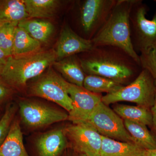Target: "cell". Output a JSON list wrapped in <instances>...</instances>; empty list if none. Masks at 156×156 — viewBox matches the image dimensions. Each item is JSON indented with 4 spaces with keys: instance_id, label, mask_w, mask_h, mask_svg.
Wrapping results in <instances>:
<instances>
[{
    "instance_id": "15",
    "label": "cell",
    "mask_w": 156,
    "mask_h": 156,
    "mask_svg": "<svg viewBox=\"0 0 156 156\" xmlns=\"http://www.w3.org/2000/svg\"><path fill=\"white\" fill-rule=\"evenodd\" d=\"M0 156H29L24 147L18 119L13 121L5 139L0 146Z\"/></svg>"
},
{
    "instance_id": "27",
    "label": "cell",
    "mask_w": 156,
    "mask_h": 156,
    "mask_svg": "<svg viewBox=\"0 0 156 156\" xmlns=\"http://www.w3.org/2000/svg\"><path fill=\"white\" fill-rule=\"evenodd\" d=\"M11 94L10 87L0 79V104L5 101Z\"/></svg>"
},
{
    "instance_id": "24",
    "label": "cell",
    "mask_w": 156,
    "mask_h": 156,
    "mask_svg": "<svg viewBox=\"0 0 156 156\" xmlns=\"http://www.w3.org/2000/svg\"><path fill=\"white\" fill-rule=\"evenodd\" d=\"M18 24L17 23L1 24L0 49L8 57L12 56L14 33Z\"/></svg>"
},
{
    "instance_id": "7",
    "label": "cell",
    "mask_w": 156,
    "mask_h": 156,
    "mask_svg": "<svg viewBox=\"0 0 156 156\" xmlns=\"http://www.w3.org/2000/svg\"><path fill=\"white\" fill-rule=\"evenodd\" d=\"M85 122L93 126L102 136L119 141L135 144L126 130L121 117L102 101L95 108Z\"/></svg>"
},
{
    "instance_id": "5",
    "label": "cell",
    "mask_w": 156,
    "mask_h": 156,
    "mask_svg": "<svg viewBox=\"0 0 156 156\" xmlns=\"http://www.w3.org/2000/svg\"><path fill=\"white\" fill-rule=\"evenodd\" d=\"M149 10L142 0H135L130 12L131 44L139 55L156 48V12L151 19H148L146 15Z\"/></svg>"
},
{
    "instance_id": "8",
    "label": "cell",
    "mask_w": 156,
    "mask_h": 156,
    "mask_svg": "<svg viewBox=\"0 0 156 156\" xmlns=\"http://www.w3.org/2000/svg\"><path fill=\"white\" fill-rule=\"evenodd\" d=\"M64 82V79L50 69L32 85L31 92L35 96L57 104L69 113L72 110L73 103Z\"/></svg>"
},
{
    "instance_id": "16",
    "label": "cell",
    "mask_w": 156,
    "mask_h": 156,
    "mask_svg": "<svg viewBox=\"0 0 156 156\" xmlns=\"http://www.w3.org/2000/svg\"><path fill=\"white\" fill-rule=\"evenodd\" d=\"M53 65L68 82L78 87H83L84 81L87 75L77 55L56 61Z\"/></svg>"
},
{
    "instance_id": "11",
    "label": "cell",
    "mask_w": 156,
    "mask_h": 156,
    "mask_svg": "<svg viewBox=\"0 0 156 156\" xmlns=\"http://www.w3.org/2000/svg\"><path fill=\"white\" fill-rule=\"evenodd\" d=\"M66 134L80 154L100 156L102 135L87 122L73 124L66 128Z\"/></svg>"
},
{
    "instance_id": "19",
    "label": "cell",
    "mask_w": 156,
    "mask_h": 156,
    "mask_svg": "<svg viewBox=\"0 0 156 156\" xmlns=\"http://www.w3.org/2000/svg\"><path fill=\"white\" fill-rule=\"evenodd\" d=\"M41 43L33 38L21 27L17 25L14 33L12 56L28 55L40 51Z\"/></svg>"
},
{
    "instance_id": "14",
    "label": "cell",
    "mask_w": 156,
    "mask_h": 156,
    "mask_svg": "<svg viewBox=\"0 0 156 156\" xmlns=\"http://www.w3.org/2000/svg\"><path fill=\"white\" fill-rule=\"evenodd\" d=\"M147 151L132 143L102 136L100 156H146Z\"/></svg>"
},
{
    "instance_id": "25",
    "label": "cell",
    "mask_w": 156,
    "mask_h": 156,
    "mask_svg": "<svg viewBox=\"0 0 156 156\" xmlns=\"http://www.w3.org/2000/svg\"><path fill=\"white\" fill-rule=\"evenodd\" d=\"M16 107L10 105L6 108L4 115L0 119V146L2 144L8 135L11 124L14 121Z\"/></svg>"
},
{
    "instance_id": "18",
    "label": "cell",
    "mask_w": 156,
    "mask_h": 156,
    "mask_svg": "<svg viewBox=\"0 0 156 156\" xmlns=\"http://www.w3.org/2000/svg\"><path fill=\"white\" fill-rule=\"evenodd\" d=\"M126 130L134 140V143L147 151L156 149V138L145 125L124 120Z\"/></svg>"
},
{
    "instance_id": "9",
    "label": "cell",
    "mask_w": 156,
    "mask_h": 156,
    "mask_svg": "<svg viewBox=\"0 0 156 156\" xmlns=\"http://www.w3.org/2000/svg\"><path fill=\"white\" fill-rule=\"evenodd\" d=\"M19 106L23 122L30 128H42L68 119L65 112L36 101H22Z\"/></svg>"
},
{
    "instance_id": "6",
    "label": "cell",
    "mask_w": 156,
    "mask_h": 156,
    "mask_svg": "<svg viewBox=\"0 0 156 156\" xmlns=\"http://www.w3.org/2000/svg\"><path fill=\"white\" fill-rule=\"evenodd\" d=\"M118 0H85L79 7L80 36L91 40L102 28Z\"/></svg>"
},
{
    "instance_id": "1",
    "label": "cell",
    "mask_w": 156,
    "mask_h": 156,
    "mask_svg": "<svg viewBox=\"0 0 156 156\" xmlns=\"http://www.w3.org/2000/svg\"><path fill=\"white\" fill-rule=\"evenodd\" d=\"M80 58L86 75L108 78L125 86L142 70L139 62L122 49L110 45L94 47Z\"/></svg>"
},
{
    "instance_id": "22",
    "label": "cell",
    "mask_w": 156,
    "mask_h": 156,
    "mask_svg": "<svg viewBox=\"0 0 156 156\" xmlns=\"http://www.w3.org/2000/svg\"><path fill=\"white\" fill-rule=\"evenodd\" d=\"M113 111L124 120L140 123L150 127L152 126V116L150 109L139 106L117 104L115 105Z\"/></svg>"
},
{
    "instance_id": "26",
    "label": "cell",
    "mask_w": 156,
    "mask_h": 156,
    "mask_svg": "<svg viewBox=\"0 0 156 156\" xmlns=\"http://www.w3.org/2000/svg\"><path fill=\"white\" fill-rule=\"evenodd\" d=\"M143 69L147 70L153 78L156 85V48L150 49L139 54Z\"/></svg>"
},
{
    "instance_id": "23",
    "label": "cell",
    "mask_w": 156,
    "mask_h": 156,
    "mask_svg": "<svg viewBox=\"0 0 156 156\" xmlns=\"http://www.w3.org/2000/svg\"><path fill=\"white\" fill-rule=\"evenodd\" d=\"M117 81L94 75H87L83 83V87L89 92L101 94H111L117 92L124 87Z\"/></svg>"
},
{
    "instance_id": "12",
    "label": "cell",
    "mask_w": 156,
    "mask_h": 156,
    "mask_svg": "<svg viewBox=\"0 0 156 156\" xmlns=\"http://www.w3.org/2000/svg\"><path fill=\"white\" fill-rule=\"evenodd\" d=\"M94 48L92 41L87 40L76 33L69 25L62 29L56 50L59 60L73 55L88 52Z\"/></svg>"
},
{
    "instance_id": "13",
    "label": "cell",
    "mask_w": 156,
    "mask_h": 156,
    "mask_svg": "<svg viewBox=\"0 0 156 156\" xmlns=\"http://www.w3.org/2000/svg\"><path fill=\"white\" fill-rule=\"evenodd\" d=\"M65 131L56 129L43 134L37 140L40 156H58L65 148L67 140Z\"/></svg>"
},
{
    "instance_id": "3",
    "label": "cell",
    "mask_w": 156,
    "mask_h": 156,
    "mask_svg": "<svg viewBox=\"0 0 156 156\" xmlns=\"http://www.w3.org/2000/svg\"><path fill=\"white\" fill-rule=\"evenodd\" d=\"M57 60L54 49L10 56L0 79L9 87L20 89L26 86L29 80L41 74Z\"/></svg>"
},
{
    "instance_id": "2",
    "label": "cell",
    "mask_w": 156,
    "mask_h": 156,
    "mask_svg": "<svg viewBox=\"0 0 156 156\" xmlns=\"http://www.w3.org/2000/svg\"><path fill=\"white\" fill-rule=\"evenodd\" d=\"M135 0H118L104 25L91 41L94 47L110 45L122 49L140 64L130 34V14Z\"/></svg>"
},
{
    "instance_id": "31",
    "label": "cell",
    "mask_w": 156,
    "mask_h": 156,
    "mask_svg": "<svg viewBox=\"0 0 156 156\" xmlns=\"http://www.w3.org/2000/svg\"><path fill=\"white\" fill-rule=\"evenodd\" d=\"M79 156H89L87 155L84 154H80Z\"/></svg>"
},
{
    "instance_id": "29",
    "label": "cell",
    "mask_w": 156,
    "mask_h": 156,
    "mask_svg": "<svg viewBox=\"0 0 156 156\" xmlns=\"http://www.w3.org/2000/svg\"><path fill=\"white\" fill-rule=\"evenodd\" d=\"M151 112L152 116V122L151 127H152L156 135V94L154 105L151 109ZM156 138V136H155Z\"/></svg>"
},
{
    "instance_id": "10",
    "label": "cell",
    "mask_w": 156,
    "mask_h": 156,
    "mask_svg": "<svg viewBox=\"0 0 156 156\" xmlns=\"http://www.w3.org/2000/svg\"><path fill=\"white\" fill-rule=\"evenodd\" d=\"M65 86L72 101L73 108L68 119L74 124L85 122L97 105L101 102V94L93 93L65 80Z\"/></svg>"
},
{
    "instance_id": "30",
    "label": "cell",
    "mask_w": 156,
    "mask_h": 156,
    "mask_svg": "<svg viewBox=\"0 0 156 156\" xmlns=\"http://www.w3.org/2000/svg\"><path fill=\"white\" fill-rule=\"evenodd\" d=\"M146 156H156V149L154 150L147 151Z\"/></svg>"
},
{
    "instance_id": "4",
    "label": "cell",
    "mask_w": 156,
    "mask_h": 156,
    "mask_svg": "<svg viewBox=\"0 0 156 156\" xmlns=\"http://www.w3.org/2000/svg\"><path fill=\"white\" fill-rule=\"evenodd\" d=\"M156 94V85L153 78L147 70L143 69L134 81L117 92L102 96L101 101L107 105L120 101H129L151 109Z\"/></svg>"
},
{
    "instance_id": "17",
    "label": "cell",
    "mask_w": 156,
    "mask_h": 156,
    "mask_svg": "<svg viewBox=\"0 0 156 156\" xmlns=\"http://www.w3.org/2000/svg\"><path fill=\"white\" fill-rule=\"evenodd\" d=\"M28 19L23 0H0V24Z\"/></svg>"
},
{
    "instance_id": "21",
    "label": "cell",
    "mask_w": 156,
    "mask_h": 156,
    "mask_svg": "<svg viewBox=\"0 0 156 156\" xmlns=\"http://www.w3.org/2000/svg\"><path fill=\"white\" fill-rule=\"evenodd\" d=\"M18 25L41 44L48 41L54 29V26L49 21L37 19L24 20L20 21Z\"/></svg>"
},
{
    "instance_id": "20",
    "label": "cell",
    "mask_w": 156,
    "mask_h": 156,
    "mask_svg": "<svg viewBox=\"0 0 156 156\" xmlns=\"http://www.w3.org/2000/svg\"><path fill=\"white\" fill-rule=\"evenodd\" d=\"M29 18L53 17L60 5L56 0H23Z\"/></svg>"
},
{
    "instance_id": "32",
    "label": "cell",
    "mask_w": 156,
    "mask_h": 156,
    "mask_svg": "<svg viewBox=\"0 0 156 156\" xmlns=\"http://www.w3.org/2000/svg\"><path fill=\"white\" fill-rule=\"evenodd\" d=\"M0 27H1V24H0Z\"/></svg>"
},
{
    "instance_id": "28",
    "label": "cell",
    "mask_w": 156,
    "mask_h": 156,
    "mask_svg": "<svg viewBox=\"0 0 156 156\" xmlns=\"http://www.w3.org/2000/svg\"><path fill=\"white\" fill-rule=\"evenodd\" d=\"M9 57L0 49V76L5 66Z\"/></svg>"
}]
</instances>
